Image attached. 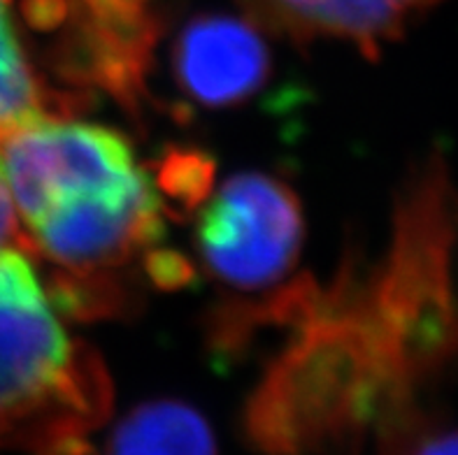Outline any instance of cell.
Returning <instances> with one entry per match:
<instances>
[{
	"mask_svg": "<svg viewBox=\"0 0 458 455\" xmlns=\"http://www.w3.org/2000/svg\"><path fill=\"white\" fill-rule=\"evenodd\" d=\"M370 277L312 282L284 325L289 346L247 404V437L267 455H324L401 414L410 391L458 346L447 237L398 223Z\"/></svg>",
	"mask_w": 458,
	"mask_h": 455,
	"instance_id": "obj_1",
	"label": "cell"
},
{
	"mask_svg": "<svg viewBox=\"0 0 458 455\" xmlns=\"http://www.w3.org/2000/svg\"><path fill=\"white\" fill-rule=\"evenodd\" d=\"M0 163L19 247L52 267L47 295L68 316H110L123 277L142 267L154 286L191 279V263L163 249L165 221L154 174L126 135L72 114L0 133Z\"/></svg>",
	"mask_w": 458,
	"mask_h": 455,
	"instance_id": "obj_2",
	"label": "cell"
},
{
	"mask_svg": "<svg viewBox=\"0 0 458 455\" xmlns=\"http://www.w3.org/2000/svg\"><path fill=\"white\" fill-rule=\"evenodd\" d=\"M112 400L103 360L65 330L29 254L0 249V449L87 455Z\"/></svg>",
	"mask_w": 458,
	"mask_h": 455,
	"instance_id": "obj_3",
	"label": "cell"
},
{
	"mask_svg": "<svg viewBox=\"0 0 458 455\" xmlns=\"http://www.w3.org/2000/svg\"><path fill=\"white\" fill-rule=\"evenodd\" d=\"M198 263L224 295L212 321L221 351L242 349L256 330L282 323L308 279L298 274L305 221L296 190L267 173L231 174L198 202Z\"/></svg>",
	"mask_w": 458,
	"mask_h": 455,
	"instance_id": "obj_4",
	"label": "cell"
},
{
	"mask_svg": "<svg viewBox=\"0 0 458 455\" xmlns=\"http://www.w3.org/2000/svg\"><path fill=\"white\" fill-rule=\"evenodd\" d=\"M23 17L49 35V63L77 98L89 88L135 107L149 96L163 0H26Z\"/></svg>",
	"mask_w": 458,
	"mask_h": 455,
	"instance_id": "obj_5",
	"label": "cell"
},
{
	"mask_svg": "<svg viewBox=\"0 0 458 455\" xmlns=\"http://www.w3.org/2000/svg\"><path fill=\"white\" fill-rule=\"evenodd\" d=\"M263 30L250 19L200 14L177 33L170 72L180 96L205 110H228L251 100L270 80Z\"/></svg>",
	"mask_w": 458,
	"mask_h": 455,
	"instance_id": "obj_6",
	"label": "cell"
},
{
	"mask_svg": "<svg viewBox=\"0 0 458 455\" xmlns=\"http://www.w3.org/2000/svg\"><path fill=\"white\" fill-rule=\"evenodd\" d=\"M440 0H240L261 30L291 42L343 40L375 58Z\"/></svg>",
	"mask_w": 458,
	"mask_h": 455,
	"instance_id": "obj_7",
	"label": "cell"
},
{
	"mask_svg": "<svg viewBox=\"0 0 458 455\" xmlns=\"http://www.w3.org/2000/svg\"><path fill=\"white\" fill-rule=\"evenodd\" d=\"M107 455H216L215 434L193 407L157 400L114 427Z\"/></svg>",
	"mask_w": 458,
	"mask_h": 455,
	"instance_id": "obj_8",
	"label": "cell"
},
{
	"mask_svg": "<svg viewBox=\"0 0 458 455\" xmlns=\"http://www.w3.org/2000/svg\"><path fill=\"white\" fill-rule=\"evenodd\" d=\"M80 107L35 68L19 29L0 33V133L42 116H65Z\"/></svg>",
	"mask_w": 458,
	"mask_h": 455,
	"instance_id": "obj_9",
	"label": "cell"
},
{
	"mask_svg": "<svg viewBox=\"0 0 458 455\" xmlns=\"http://www.w3.org/2000/svg\"><path fill=\"white\" fill-rule=\"evenodd\" d=\"M17 244H19L17 216H14V209H12V200L5 184V174H3V163H0V249L17 247Z\"/></svg>",
	"mask_w": 458,
	"mask_h": 455,
	"instance_id": "obj_10",
	"label": "cell"
},
{
	"mask_svg": "<svg viewBox=\"0 0 458 455\" xmlns=\"http://www.w3.org/2000/svg\"><path fill=\"white\" fill-rule=\"evenodd\" d=\"M414 455H458V427L426 437Z\"/></svg>",
	"mask_w": 458,
	"mask_h": 455,
	"instance_id": "obj_11",
	"label": "cell"
}]
</instances>
